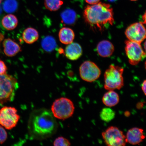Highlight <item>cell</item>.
<instances>
[{
	"label": "cell",
	"instance_id": "11",
	"mask_svg": "<svg viewBox=\"0 0 146 146\" xmlns=\"http://www.w3.org/2000/svg\"><path fill=\"white\" fill-rule=\"evenodd\" d=\"M126 138L127 143L132 145H137L140 143L145 138L143 129L134 127L128 131Z\"/></svg>",
	"mask_w": 146,
	"mask_h": 146
},
{
	"label": "cell",
	"instance_id": "4",
	"mask_svg": "<svg viewBox=\"0 0 146 146\" xmlns=\"http://www.w3.org/2000/svg\"><path fill=\"white\" fill-rule=\"evenodd\" d=\"M123 71L124 69L121 67L112 65L110 66L104 75L105 89L108 91L121 89L124 86Z\"/></svg>",
	"mask_w": 146,
	"mask_h": 146
},
{
	"label": "cell",
	"instance_id": "6",
	"mask_svg": "<svg viewBox=\"0 0 146 146\" xmlns=\"http://www.w3.org/2000/svg\"><path fill=\"white\" fill-rule=\"evenodd\" d=\"M106 145L109 146H124L127 143L126 136L118 127L111 126L102 133Z\"/></svg>",
	"mask_w": 146,
	"mask_h": 146
},
{
	"label": "cell",
	"instance_id": "31",
	"mask_svg": "<svg viewBox=\"0 0 146 146\" xmlns=\"http://www.w3.org/2000/svg\"><path fill=\"white\" fill-rule=\"evenodd\" d=\"M130 1H138V0H130Z\"/></svg>",
	"mask_w": 146,
	"mask_h": 146
},
{
	"label": "cell",
	"instance_id": "26",
	"mask_svg": "<svg viewBox=\"0 0 146 146\" xmlns=\"http://www.w3.org/2000/svg\"><path fill=\"white\" fill-rule=\"evenodd\" d=\"M7 69L8 68L4 62L0 60V75L6 74Z\"/></svg>",
	"mask_w": 146,
	"mask_h": 146
},
{
	"label": "cell",
	"instance_id": "22",
	"mask_svg": "<svg viewBox=\"0 0 146 146\" xmlns=\"http://www.w3.org/2000/svg\"><path fill=\"white\" fill-rule=\"evenodd\" d=\"M63 2L62 0H44L46 8L51 11H56L61 8Z\"/></svg>",
	"mask_w": 146,
	"mask_h": 146
},
{
	"label": "cell",
	"instance_id": "24",
	"mask_svg": "<svg viewBox=\"0 0 146 146\" xmlns=\"http://www.w3.org/2000/svg\"><path fill=\"white\" fill-rule=\"evenodd\" d=\"M70 145V142L68 139L62 136L56 138L53 142L54 146H69Z\"/></svg>",
	"mask_w": 146,
	"mask_h": 146
},
{
	"label": "cell",
	"instance_id": "1",
	"mask_svg": "<svg viewBox=\"0 0 146 146\" xmlns=\"http://www.w3.org/2000/svg\"><path fill=\"white\" fill-rule=\"evenodd\" d=\"M28 130L31 138L36 140L46 139L56 133L58 125L56 118L49 110H34L30 114Z\"/></svg>",
	"mask_w": 146,
	"mask_h": 146
},
{
	"label": "cell",
	"instance_id": "32",
	"mask_svg": "<svg viewBox=\"0 0 146 146\" xmlns=\"http://www.w3.org/2000/svg\"><path fill=\"white\" fill-rule=\"evenodd\" d=\"M3 1V0H0V3H1L2 2V1Z\"/></svg>",
	"mask_w": 146,
	"mask_h": 146
},
{
	"label": "cell",
	"instance_id": "8",
	"mask_svg": "<svg viewBox=\"0 0 146 146\" xmlns=\"http://www.w3.org/2000/svg\"><path fill=\"white\" fill-rule=\"evenodd\" d=\"M15 108L5 106L0 110V125L10 130L17 125L20 118Z\"/></svg>",
	"mask_w": 146,
	"mask_h": 146
},
{
	"label": "cell",
	"instance_id": "20",
	"mask_svg": "<svg viewBox=\"0 0 146 146\" xmlns=\"http://www.w3.org/2000/svg\"><path fill=\"white\" fill-rule=\"evenodd\" d=\"M41 44L43 50L47 52H52L56 46L55 40L52 36H50L44 38L42 40Z\"/></svg>",
	"mask_w": 146,
	"mask_h": 146
},
{
	"label": "cell",
	"instance_id": "18",
	"mask_svg": "<svg viewBox=\"0 0 146 146\" xmlns=\"http://www.w3.org/2000/svg\"><path fill=\"white\" fill-rule=\"evenodd\" d=\"M18 20L17 17L13 14L7 15L3 17L1 21L3 26L6 30H13L17 27Z\"/></svg>",
	"mask_w": 146,
	"mask_h": 146
},
{
	"label": "cell",
	"instance_id": "27",
	"mask_svg": "<svg viewBox=\"0 0 146 146\" xmlns=\"http://www.w3.org/2000/svg\"><path fill=\"white\" fill-rule=\"evenodd\" d=\"M85 1L88 4L93 5L99 3L100 0H85Z\"/></svg>",
	"mask_w": 146,
	"mask_h": 146
},
{
	"label": "cell",
	"instance_id": "5",
	"mask_svg": "<svg viewBox=\"0 0 146 146\" xmlns=\"http://www.w3.org/2000/svg\"><path fill=\"white\" fill-rule=\"evenodd\" d=\"M75 109L72 100L68 98L62 97L54 100L51 106L50 111L56 118L65 120L73 115Z\"/></svg>",
	"mask_w": 146,
	"mask_h": 146
},
{
	"label": "cell",
	"instance_id": "7",
	"mask_svg": "<svg viewBox=\"0 0 146 146\" xmlns=\"http://www.w3.org/2000/svg\"><path fill=\"white\" fill-rule=\"evenodd\" d=\"M126 54L130 64L136 65L145 59L146 54L140 43L127 40L125 42Z\"/></svg>",
	"mask_w": 146,
	"mask_h": 146
},
{
	"label": "cell",
	"instance_id": "3",
	"mask_svg": "<svg viewBox=\"0 0 146 146\" xmlns=\"http://www.w3.org/2000/svg\"><path fill=\"white\" fill-rule=\"evenodd\" d=\"M19 87L17 79L5 74L0 75V105L13 101Z\"/></svg>",
	"mask_w": 146,
	"mask_h": 146
},
{
	"label": "cell",
	"instance_id": "2",
	"mask_svg": "<svg viewBox=\"0 0 146 146\" xmlns=\"http://www.w3.org/2000/svg\"><path fill=\"white\" fill-rule=\"evenodd\" d=\"M83 16L88 24L100 31L112 25L114 23L113 9L108 3L99 2L87 5L84 10Z\"/></svg>",
	"mask_w": 146,
	"mask_h": 146
},
{
	"label": "cell",
	"instance_id": "9",
	"mask_svg": "<svg viewBox=\"0 0 146 146\" xmlns=\"http://www.w3.org/2000/svg\"><path fill=\"white\" fill-rule=\"evenodd\" d=\"M80 77L85 81L94 82L99 78L101 74V70L97 65L93 62L86 61L80 67Z\"/></svg>",
	"mask_w": 146,
	"mask_h": 146
},
{
	"label": "cell",
	"instance_id": "25",
	"mask_svg": "<svg viewBox=\"0 0 146 146\" xmlns=\"http://www.w3.org/2000/svg\"><path fill=\"white\" fill-rule=\"evenodd\" d=\"M8 134L6 131L2 126H0V144L4 143L6 141Z\"/></svg>",
	"mask_w": 146,
	"mask_h": 146
},
{
	"label": "cell",
	"instance_id": "29",
	"mask_svg": "<svg viewBox=\"0 0 146 146\" xmlns=\"http://www.w3.org/2000/svg\"><path fill=\"white\" fill-rule=\"evenodd\" d=\"M142 19L143 20L144 24H145L146 26V11L142 16Z\"/></svg>",
	"mask_w": 146,
	"mask_h": 146
},
{
	"label": "cell",
	"instance_id": "23",
	"mask_svg": "<svg viewBox=\"0 0 146 146\" xmlns=\"http://www.w3.org/2000/svg\"><path fill=\"white\" fill-rule=\"evenodd\" d=\"M18 7V3L16 0H5L3 4V10L8 13L15 12Z\"/></svg>",
	"mask_w": 146,
	"mask_h": 146
},
{
	"label": "cell",
	"instance_id": "30",
	"mask_svg": "<svg viewBox=\"0 0 146 146\" xmlns=\"http://www.w3.org/2000/svg\"><path fill=\"white\" fill-rule=\"evenodd\" d=\"M144 49H145V52L146 54V40L145 42V43H144Z\"/></svg>",
	"mask_w": 146,
	"mask_h": 146
},
{
	"label": "cell",
	"instance_id": "13",
	"mask_svg": "<svg viewBox=\"0 0 146 146\" xmlns=\"http://www.w3.org/2000/svg\"><path fill=\"white\" fill-rule=\"evenodd\" d=\"M3 45L5 54L9 57L15 56L21 51L20 46L10 38L5 39Z\"/></svg>",
	"mask_w": 146,
	"mask_h": 146
},
{
	"label": "cell",
	"instance_id": "21",
	"mask_svg": "<svg viewBox=\"0 0 146 146\" xmlns=\"http://www.w3.org/2000/svg\"><path fill=\"white\" fill-rule=\"evenodd\" d=\"M115 113L112 109L109 108H105L102 109L100 116L101 119L106 122H110L114 119Z\"/></svg>",
	"mask_w": 146,
	"mask_h": 146
},
{
	"label": "cell",
	"instance_id": "17",
	"mask_svg": "<svg viewBox=\"0 0 146 146\" xmlns=\"http://www.w3.org/2000/svg\"><path fill=\"white\" fill-rule=\"evenodd\" d=\"M39 38V33L36 29L32 27H28L23 32V39L25 43L28 44H32L35 42Z\"/></svg>",
	"mask_w": 146,
	"mask_h": 146
},
{
	"label": "cell",
	"instance_id": "19",
	"mask_svg": "<svg viewBox=\"0 0 146 146\" xmlns=\"http://www.w3.org/2000/svg\"><path fill=\"white\" fill-rule=\"evenodd\" d=\"M62 21L65 24L72 25L76 22L77 15L76 12L72 9H66L62 12L61 15Z\"/></svg>",
	"mask_w": 146,
	"mask_h": 146
},
{
	"label": "cell",
	"instance_id": "34",
	"mask_svg": "<svg viewBox=\"0 0 146 146\" xmlns=\"http://www.w3.org/2000/svg\"><path fill=\"white\" fill-rule=\"evenodd\" d=\"M110 1H114V0H110Z\"/></svg>",
	"mask_w": 146,
	"mask_h": 146
},
{
	"label": "cell",
	"instance_id": "15",
	"mask_svg": "<svg viewBox=\"0 0 146 146\" xmlns=\"http://www.w3.org/2000/svg\"><path fill=\"white\" fill-rule=\"evenodd\" d=\"M59 38L61 42L68 45L73 42L75 38L74 33L72 29L64 27L60 29L59 33Z\"/></svg>",
	"mask_w": 146,
	"mask_h": 146
},
{
	"label": "cell",
	"instance_id": "33",
	"mask_svg": "<svg viewBox=\"0 0 146 146\" xmlns=\"http://www.w3.org/2000/svg\"><path fill=\"white\" fill-rule=\"evenodd\" d=\"M145 68H146V61L145 63Z\"/></svg>",
	"mask_w": 146,
	"mask_h": 146
},
{
	"label": "cell",
	"instance_id": "28",
	"mask_svg": "<svg viewBox=\"0 0 146 146\" xmlns=\"http://www.w3.org/2000/svg\"><path fill=\"white\" fill-rule=\"evenodd\" d=\"M141 88L144 94L146 96V80L144 81L142 83Z\"/></svg>",
	"mask_w": 146,
	"mask_h": 146
},
{
	"label": "cell",
	"instance_id": "12",
	"mask_svg": "<svg viewBox=\"0 0 146 146\" xmlns=\"http://www.w3.org/2000/svg\"><path fill=\"white\" fill-rule=\"evenodd\" d=\"M65 55L68 59L72 61L77 60L82 56L83 50L79 44L72 42L66 47Z\"/></svg>",
	"mask_w": 146,
	"mask_h": 146
},
{
	"label": "cell",
	"instance_id": "16",
	"mask_svg": "<svg viewBox=\"0 0 146 146\" xmlns=\"http://www.w3.org/2000/svg\"><path fill=\"white\" fill-rule=\"evenodd\" d=\"M102 101L104 104L108 107H114L119 102V96L114 90H109L104 94Z\"/></svg>",
	"mask_w": 146,
	"mask_h": 146
},
{
	"label": "cell",
	"instance_id": "14",
	"mask_svg": "<svg viewBox=\"0 0 146 146\" xmlns=\"http://www.w3.org/2000/svg\"><path fill=\"white\" fill-rule=\"evenodd\" d=\"M97 50L98 54L101 57H108L114 52V47L111 42L105 40L100 41L98 43Z\"/></svg>",
	"mask_w": 146,
	"mask_h": 146
},
{
	"label": "cell",
	"instance_id": "10",
	"mask_svg": "<svg viewBox=\"0 0 146 146\" xmlns=\"http://www.w3.org/2000/svg\"><path fill=\"white\" fill-rule=\"evenodd\" d=\"M125 34L129 40L141 43L146 38V29L143 23H134L127 27Z\"/></svg>",
	"mask_w": 146,
	"mask_h": 146
}]
</instances>
